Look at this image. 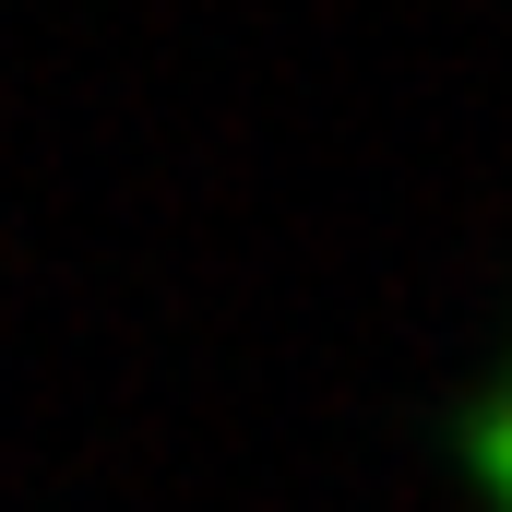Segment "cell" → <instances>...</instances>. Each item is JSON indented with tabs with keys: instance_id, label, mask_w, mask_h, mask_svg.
<instances>
[{
	"instance_id": "obj_1",
	"label": "cell",
	"mask_w": 512,
	"mask_h": 512,
	"mask_svg": "<svg viewBox=\"0 0 512 512\" xmlns=\"http://www.w3.org/2000/svg\"><path fill=\"white\" fill-rule=\"evenodd\" d=\"M453 453H465V489H477V512H512V358L477 382L465 429H453Z\"/></svg>"
}]
</instances>
